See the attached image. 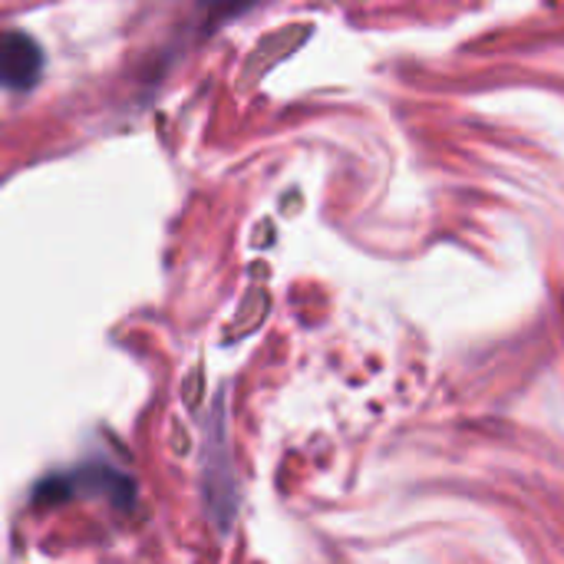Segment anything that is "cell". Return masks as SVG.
I'll use <instances>...</instances> for the list:
<instances>
[{"mask_svg":"<svg viewBox=\"0 0 564 564\" xmlns=\"http://www.w3.org/2000/svg\"><path fill=\"white\" fill-rule=\"evenodd\" d=\"M43 46L20 30L0 33V86L3 89H33L43 76Z\"/></svg>","mask_w":564,"mask_h":564,"instance_id":"obj_1","label":"cell"},{"mask_svg":"<svg viewBox=\"0 0 564 564\" xmlns=\"http://www.w3.org/2000/svg\"><path fill=\"white\" fill-rule=\"evenodd\" d=\"M251 0H198V10L208 23H225L231 17H238Z\"/></svg>","mask_w":564,"mask_h":564,"instance_id":"obj_2","label":"cell"}]
</instances>
